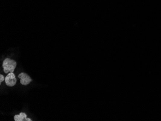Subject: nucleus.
Instances as JSON below:
<instances>
[{"label":"nucleus","mask_w":161,"mask_h":121,"mask_svg":"<svg viewBox=\"0 0 161 121\" xmlns=\"http://www.w3.org/2000/svg\"><path fill=\"white\" fill-rule=\"evenodd\" d=\"M17 66V62L14 60L7 58L5 59L2 63V68L4 72L8 73L9 72H13Z\"/></svg>","instance_id":"obj_1"},{"label":"nucleus","mask_w":161,"mask_h":121,"mask_svg":"<svg viewBox=\"0 0 161 121\" xmlns=\"http://www.w3.org/2000/svg\"><path fill=\"white\" fill-rule=\"evenodd\" d=\"M27 118L26 114L24 113H21L19 115H16L14 116L15 121H22Z\"/></svg>","instance_id":"obj_4"},{"label":"nucleus","mask_w":161,"mask_h":121,"mask_svg":"<svg viewBox=\"0 0 161 121\" xmlns=\"http://www.w3.org/2000/svg\"><path fill=\"white\" fill-rule=\"evenodd\" d=\"M18 78L21 79V84L24 85H27L29 84L32 81L30 77L26 73H21L18 75Z\"/></svg>","instance_id":"obj_3"},{"label":"nucleus","mask_w":161,"mask_h":121,"mask_svg":"<svg viewBox=\"0 0 161 121\" xmlns=\"http://www.w3.org/2000/svg\"><path fill=\"white\" fill-rule=\"evenodd\" d=\"M4 80H5V77H4V75H0V83L1 84L2 81H4Z\"/></svg>","instance_id":"obj_5"},{"label":"nucleus","mask_w":161,"mask_h":121,"mask_svg":"<svg viewBox=\"0 0 161 121\" xmlns=\"http://www.w3.org/2000/svg\"><path fill=\"white\" fill-rule=\"evenodd\" d=\"M25 120H26V121H32V120H31V119H30V118H26Z\"/></svg>","instance_id":"obj_6"},{"label":"nucleus","mask_w":161,"mask_h":121,"mask_svg":"<svg viewBox=\"0 0 161 121\" xmlns=\"http://www.w3.org/2000/svg\"><path fill=\"white\" fill-rule=\"evenodd\" d=\"M17 79L16 78L15 75L13 72H10L7 75L6 77L5 78V82L7 86L12 87L16 85L17 83Z\"/></svg>","instance_id":"obj_2"}]
</instances>
